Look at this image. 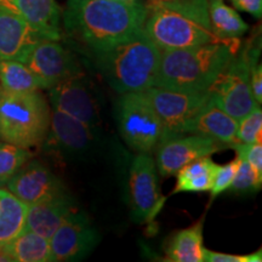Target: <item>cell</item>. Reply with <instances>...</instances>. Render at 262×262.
Instances as JSON below:
<instances>
[{"label": "cell", "instance_id": "obj_8", "mask_svg": "<svg viewBox=\"0 0 262 262\" xmlns=\"http://www.w3.org/2000/svg\"><path fill=\"white\" fill-rule=\"evenodd\" d=\"M163 124V137L183 135L185 127L210 100V93H191L152 86L143 91Z\"/></svg>", "mask_w": 262, "mask_h": 262}, {"label": "cell", "instance_id": "obj_2", "mask_svg": "<svg viewBox=\"0 0 262 262\" xmlns=\"http://www.w3.org/2000/svg\"><path fill=\"white\" fill-rule=\"evenodd\" d=\"M239 49L238 39L162 50L155 86L179 91H209Z\"/></svg>", "mask_w": 262, "mask_h": 262}, {"label": "cell", "instance_id": "obj_3", "mask_svg": "<svg viewBox=\"0 0 262 262\" xmlns=\"http://www.w3.org/2000/svg\"><path fill=\"white\" fill-rule=\"evenodd\" d=\"M143 29L160 50L186 49L221 40L212 33L208 0L147 6Z\"/></svg>", "mask_w": 262, "mask_h": 262}, {"label": "cell", "instance_id": "obj_21", "mask_svg": "<svg viewBox=\"0 0 262 262\" xmlns=\"http://www.w3.org/2000/svg\"><path fill=\"white\" fill-rule=\"evenodd\" d=\"M165 254V260L170 262L204 261L203 220L173 234L166 245Z\"/></svg>", "mask_w": 262, "mask_h": 262}, {"label": "cell", "instance_id": "obj_30", "mask_svg": "<svg viewBox=\"0 0 262 262\" xmlns=\"http://www.w3.org/2000/svg\"><path fill=\"white\" fill-rule=\"evenodd\" d=\"M237 152V156L250 163L256 170L258 175L262 176V143H233L229 146Z\"/></svg>", "mask_w": 262, "mask_h": 262}, {"label": "cell", "instance_id": "obj_11", "mask_svg": "<svg viewBox=\"0 0 262 262\" xmlns=\"http://www.w3.org/2000/svg\"><path fill=\"white\" fill-rule=\"evenodd\" d=\"M225 143L210 136L193 134L189 136L175 135L160 140L157 149L156 166L162 176L176 175L182 166L193 160L211 156L222 148Z\"/></svg>", "mask_w": 262, "mask_h": 262}, {"label": "cell", "instance_id": "obj_10", "mask_svg": "<svg viewBox=\"0 0 262 262\" xmlns=\"http://www.w3.org/2000/svg\"><path fill=\"white\" fill-rule=\"evenodd\" d=\"M25 64L38 78L42 89H50L61 81L81 75L80 66L73 55L58 40L52 39L38 41L28 54Z\"/></svg>", "mask_w": 262, "mask_h": 262}, {"label": "cell", "instance_id": "obj_27", "mask_svg": "<svg viewBox=\"0 0 262 262\" xmlns=\"http://www.w3.org/2000/svg\"><path fill=\"white\" fill-rule=\"evenodd\" d=\"M262 176L258 175L256 170L247 160L239 157V165L235 172L233 181L229 189L235 193L256 192L261 188Z\"/></svg>", "mask_w": 262, "mask_h": 262}, {"label": "cell", "instance_id": "obj_22", "mask_svg": "<svg viewBox=\"0 0 262 262\" xmlns=\"http://www.w3.org/2000/svg\"><path fill=\"white\" fill-rule=\"evenodd\" d=\"M28 205L0 188V251L26 228Z\"/></svg>", "mask_w": 262, "mask_h": 262}, {"label": "cell", "instance_id": "obj_31", "mask_svg": "<svg viewBox=\"0 0 262 262\" xmlns=\"http://www.w3.org/2000/svg\"><path fill=\"white\" fill-rule=\"evenodd\" d=\"M204 261L208 262H261L262 251L258 250L256 253L249 255H233L216 253V251L208 250L204 248Z\"/></svg>", "mask_w": 262, "mask_h": 262}, {"label": "cell", "instance_id": "obj_32", "mask_svg": "<svg viewBox=\"0 0 262 262\" xmlns=\"http://www.w3.org/2000/svg\"><path fill=\"white\" fill-rule=\"evenodd\" d=\"M231 2L235 9L248 12L256 18H261L262 0H231Z\"/></svg>", "mask_w": 262, "mask_h": 262}, {"label": "cell", "instance_id": "obj_26", "mask_svg": "<svg viewBox=\"0 0 262 262\" xmlns=\"http://www.w3.org/2000/svg\"><path fill=\"white\" fill-rule=\"evenodd\" d=\"M32 157L29 149L0 140V188L6 186L10 179L32 159Z\"/></svg>", "mask_w": 262, "mask_h": 262}, {"label": "cell", "instance_id": "obj_12", "mask_svg": "<svg viewBox=\"0 0 262 262\" xmlns=\"http://www.w3.org/2000/svg\"><path fill=\"white\" fill-rule=\"evenodd\" d=\"M50 241L54 261H81L100 243L101 235L86 215L75 211L66 220Z\"/></svg>", "mask_w": 262, "mask_h": 262}, {"label": "cell", "instance_id": "obj_15", "mask_svg": "<svg viewBox=\"0 0 262 262\" xmlns=\"http://www.w3.org/2000/svg\"><path fill=\"white\" fill-rule=\"evenodd\" d=\"M49 90L54 110L75 118L91 129L98 124V110L93 93L80 77L61 81Z\"/></svg>", "mask_w": 262, "mask_h": 262}, {"label": "cell", "instance_id": "obj_35", "mask_svg": "<svg viewBox=\"0 0 262 262\" xmlns=\"http://www.w3.org/2000/svg\"><path fill=\"white\" fill-rule=\"evenodd\" d=\"M208 2H210V0H208Z\"/></svg>", "mask_w": 262, "mask_h": 262}, {"label": "cell", "instance_id": "obj_18", "mask_svg": "<svg viewBox=\"0 0 262 262\" xmlns=\"http://www.w3.org/2000/svg\"><path fill=\"white\" fill-rule=\"evenodd\" d=\"M77 211L74 199L66 192L47 201L28 205L26 229L50 239L57 228Z\"/></svg>", "mask_w": 262, "mask_h": 262}, {"label": "cell", "instance_id": "obj_5", "mask_svg": "<svg viewBox=\"0 0 262 262\" xmlns=\"http://www.w3.org/2000/svg\"><path fill=\"white\" fill-rule=\"evenodd\" d=\"M51 111L39 91L10 93L0 86V140L21 148L40 146L48 135Z\"/></svg>", "mask_w": 262, "mask_h": 262}, {"label": "cell", "instance_id": "obj_20", "mask_svg": "<svg viewBox=\"0 0 262 262\" xmlns=\"http://www.w3.org/2000/svg\"><path fill=\"white\" fill-rule=\"evenodd\" d=\"M0 254L4 255L8 261L54 262L50 241L26 228L6 244Z\"/></svg>", "mask_w": 262, "mask_h": 262}, {"label": "cell", "instance_id": "obj_28", "mask_svg": "<svg viewBox=\"0 0 262 262\" xmlns=\"http://www.w3.org/2000/svg\"><path fill=\"white\" fill-rule=\"evenodd\" d=\"M261 136L262 111L260 106H256L250 113L238 120L237 141L239 143L261 142Z\"/></svg>", "mask_w": 262, "mask_h": 262}, {"label": "cell", "instance_id": "obj_33", "mask_svg": "<svg viewBox=\"0 0 262 262\" xmlns=\"http://www.w3.org/2000/svg\"><path fill=\"white\" fill-rule=\"evenodd\" d=\"M250 88L257 104L262 103V66L258 63L251 71Z\"/></svg>", "mask_w": 262, "mask_h": 262}, {"label": "cell", "instance_id": "obj_34", "mask_svg": "<svg viewBox=\"0 0 262 262\" xmlns=\"http://www.w3.org/2000/svg\"><path fill=\"white\" fill-rule=\"evenodd\" d=\"M183 2V0H147L146 6H153V5H165V4H172V3Z\"/></svg>", "mask_w": 262, "mask_h": 262}, {"label": "cell", "instance_id": "obj_4", "mask_svg": "<svg viewBox=\"0 0 262 262\" xmlns=\"http://www.w3.org/2000/svg\"><path fill=\"white\" fill-rule=\"evenodd\" d=\"M160 52L142 28L125 40L94 55L110 86L117 93L125 94L155 86Z\"/></svg>", "mask_w": 262, "mask_h": 262}, {"label": "cell", "instance_id": "obj_14", "mask_svg": "<svg viewBox=\"0 0 262 262\" xmlns=\"http://www.w3.org/2000/svg\"><path fill=\"white\" fill-rule=\"evenodd\" d=\"M6 187L27 205L37 204L67 192L63 182L47 165L32 159L10 179Z\"/></svg>", "mask_w": 262, "mask_h": 262}, {"label": "cell", "instance_id": "obj_9", "mask_svg": "<svg viewBox=\"0 0 262 262\" xmlns=\"http://www.w3.org/2000/svg\"><path fill=\"white\" fill-rule=\"evenodd\" d=\"M130 204L136 221H152L164 202L159 189L158 170L148 153H139L130 168Z\"/></svg>", "mask_w": 262, "mask_h": 262}, {"label": "cell", "instance_id": "obj_29", "mask_svg": "<svg viewBox=\"0 0 262 262\" xmlns=\"http://www.w3.org/2000/svg\"><path fill=\"white\" fill-rule=\"evenodd\" d=\"M239 165V157L232 160L231 163L226 164V165H219L217 171L215 173L214 183H212V187L210 189L211 192V199L216 198L217 195H220L221 193L229 189L232 181H233L235 172H237Z\"/></svg>", "mask_w": 262, "mask_h": 262}, {"label": "cell", "instance_id": "obj_6", "mask_svg": "<svg viewBox=\"0 0 262 262\" xmlns=\"http://www.w3.org/2000/svg\"><path fill=\"white\" fill-rule=\"evenodd\" d=\"M260 39L253 38L239 48L209 89L210 100L222 111L241 120L257 104L250 88V75L258 63Z\"/></svg>", "mask_w": 262, "mask_h": 262}, {"label": "cell", "instance_id": "obj_16", "mask_svg": "<svg viewBox=\"0 0 262 262\" xmlns=\"http://www.w3.org/2000/svg\"><path fill=\"white\" fill-rule=\"evenodd\" d=\"M42 38L21 16L0 4V61L24 62Z\"/></svg>", "mask_w": 262, "mask_h": 262}, {"label": "cell", "instance_id": "obj_7", "mask_svg": "<svg viewBox=\"0 0 262 262\" xmlns=\"http://www.w3.org/2000/svg\"><path fill=\"white\" fill-rule=\"evenodd\" d=\"M116 114L120 135L131 149L148 155L156 149L164 127L143 91L122 94Z\"/></svg>", "mask_w": 262, "mask_h": 262}, {"label": "cell", "instance_id": "obj_23", "mask_svg": "<svg viewBox=\"0 0 262 262\" xmlns=\"http://www.w3.org/2000/svg\"><path fill=\"white\" fill-rule=\"evenodd\" d=\"M217 169L219 165L212 162L210 156L186 164L176 172L178 181L173 193L210 191Z\"/></svg>", "mask_w": 262, "mask_h": 262}, {"label": "cell", "instance_id": "obj_19", "mask_svg": "<svg viewBox=\"0 0 262 262\" xmlns=\"http://www.w3.org/2000/svg\"><path fill=\"white\" fill-rule=\"evenodd\" d=\"M237 127V119L209 100V102L189 120L185 127V134L210 136L229 147L238 142Z\"/></svg>", "mask_w": 262, "mask_h": 262}, {"label": "cell", "instance_id": "obj_24", "mask_svg": "<svg viewBox=\"0 0 262 262\" xmlns=\"http://www.w3.org/2000/svg\"><path fill=\"white\" fill-rule=\"evenodd\" d=\"M209 17L212 33L221 40L241 38L249 29L241 15L226 5L224 0L209 2Z\"/></svg>", "mask_w": 262, "mask_h": 262}, {"label": "cell", "instance_id": "obj_1", "mask_svg": "<svg viewBox=\"0 0 262 262\" xmlns=\"http://www.w3.org/2000/svg\"><path fill=\"white\" fill-rule=\"evenodd\" d=\"M147 6L140 0H68L66 31L93 54L110 49L143 28Z\"/></svg>", "mask_w": 262, "mask_h": 262}, {"label": "cell", "instance_id": "obj_17", "mask_svg": "<svg viewBox=\"0 0 262 262\" xmlns=\"http://www.w3.org/2000/svg\"><path fill=\"white\" fill-rule=\"evenodd\" d=\"M0 4L21 16L42 38L61 39L62 9L56 0H0Z\"/></svg>", "mask_w": 262, "mask_h": 262}, {"label": "cell", "instance_id": "obj_13", "mask_svg": "<svg viewBox=\"0 0 262 262\" xmlns=\"http://www.w3.org/2000/svg\"><path fill=\"white\" fill-rule=\"evenodd\" d=\"M94 129L75 118L54 110L50 126L45 137L44 148L62 157H83L95 145Z\"/></svg>", "mask_w": 262, "mask_h": 262}, {"label": "cell", "instance_id": "obj_25", "mask_svg": "<svg viewBox=\"0 0 262 262\" xmlns=\"http://www.w3.org/2000/svg\"><path fill=\"white\" fill-rule=\"evenodd\" d=\"M0 86L10 93H32L42 85L24 62L0 61Z\"/></svg>", "mask_w": 262, "mask_h": 262}]
</instances>
